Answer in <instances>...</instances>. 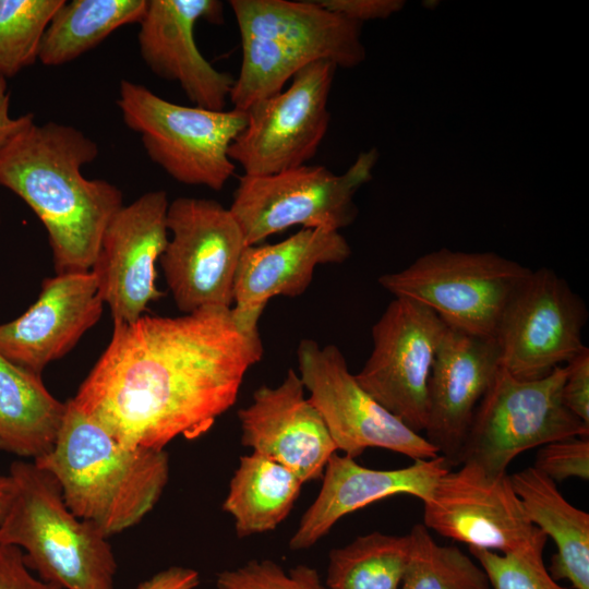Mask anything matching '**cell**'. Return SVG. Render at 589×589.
<instances>
[{"instance_id": "obj_23", "label": "cell", "mask_w": 589, "mask_h": 589, "mask_svg": "<svg viewBox=\"0 0 589 589\" xmlns=\"http://www.w3.org/2000/svg\"><path fill=\"white\" fill-rule=\"evenodd\" d=\"M509 478L529 520L556 545L551 576L589 589V514L567 502L556 483L534 467Z\"/></svg>"}, {"instance_id": "obj_34", "label": "cell", "mask_w": 589, "mask_h": 589, "mask_svg": "<svg viewBox=\"0 0 589 589\" xmlns=\"http://www.w3.org/2000/svg\"><path fill=\"white\" fill-rule=\"evenodd\" d=\"M0 589H61L28 567L21 549L0 543Z\"/></svg>"}, {"instance_id": "obj_7", "label": "cell", "mask_w": 589, "mask_h": 589, "mask_svg": "<svg viewBox=\"0 0 589 589\" xmlns=\"http://www.w3.org/2000/svg\"><path fill=\"white\" fill-rule=\"evenodd\" d=\"M530 268L494 252L432 251L380 276L395 297L422 303L447 327L494 338L502 313Z\"/></svg>"}, {"instance_id": "obj_28", "label": "cell", "mask_w": 589, "mask_h": 589, "mask_svg": "<svg viewBox=\"0 0 589 589\" xmlns=\"http://www.w3.org/2000/svg\"><path fill=\"white\" fill-rule=\"evenodd\" d=\"M410 554L400 589H482L491 587L479 564L454 545L435 542L423 524L408 533Z\"/></svg>"}, {"instance_id": "obj_41", "label": "cell", "mask_w": 589, "mask_h": 589, "mask_svg": "<svg viewBox=\"0 0 589 589\" xmlns=\"http://www.w3.org/2000/svg\"><path fill=\"white\" fill-rule=\"evenodd\" d=\"M0 221H1V217H0Z\"/></svg>"}, {"instance_id": "obj_4", "label": "cell", "mask_w": 589, "mask_h": 589, "mask_svg": "<svg viewBox=\"0 0 589 589\" xmlns=\"http://www.w3.org/2000/svg\"><path fill=\"white\" fill-rule=\"evenodd\" d=\"M242 60L230 92L235 109L247 111L285 87L318 60L353 68L365 59L361 24L314 0H231Z\"/></svg>"}, {"instance_id": "obj_37", "label": "cell", "mask_w": 589, "mask_h": 589, "mask_svg": "<svg viewBox=\"0 0 589 589\" xmlns=\"http://www.w3.org/2000/svg\"><path fill=\"white\" fill-rule=\"evenodd\" d=\"M10 94L7 79L0 76V148L19 131L34 122L33 113L16 118L10 116Z\"/></svg>"}, {"instance_id": "obj_33", "label": "cell", "mask_w": 589, "mask_h": 589, "mask_svg": "<svg viewBox=\"0 0 589 589\" xmlns=\"http://www.w3.org/2000/svg\"><path fill=\"white\" fill-rule=\"evenodd\" d=\"M562 386V402L565 408L589 425V349L570 360Z\"/></svg>"}, {"instance_id": "obj_2", "label": "cell", "mask_w": 589, "mask_h": 589, "mask_svg": "<svg viewBox=\"0 0 589 589\" xmlns=\"http://www.w3.org/2000/svg\"><path fill=\"white\" fill-rule=\"evenodd\" d=\"M98 153L81 130L35 121L0 148V185L44 225L56 274L91 271L108 224L123 206L117 185L82 175Z\"/></svg>"}, {"instance_id": "obj_39", "label": "cell", "mask_w": 589, "mask_h": 589, "mask_svg": "<svg viewBox=\"0 0 589 589\" xmlns=\"http://www.w3.org/2000/svg\"><path fill=\"white\" fill-rule=\"evenodd\" d=\"M422 4L428 9H435L438 5V1H423Z\"/></svg>"}, {"instance_id": "obj_40", "label": "cell", "mask_w": 589, "mask_h": 589, "mask_svg": "<svg viewBox=\"0 0 589 589\" xmlns=\"http://www.w3.org/2000/svg\"><path fill=\"white\" fill-rule=\"evenodd\" d=\"M482 589H491V587L482 588Z\"/></svg>"}, {"instance_id": "obj_10", "label": "cell", "mask_w": 589, "mask_h": 589, "mask_svg": "<svg viewBox=\"0 0 589 589\" xmlns=\"http://www.w3.org/2000/svg\"><path fill=\"white\" fill-rule=\"evenodd\" d=\"M171 232L159 257L167 286L184 314L231 309L244 235L229 208L208 199L180 196L168 205Z\"/></svg>"}, {"instance_id": "obj_20", "label": "cell", "mask_w": 589, "mask_h": 589, "mask_svg": "<svg viewBox=\"0 0 589 589\" xmlns=\"http://www.w3.org/2000/svg\"><path fill=\"white\" fill-rule=\"evenodd\" d=\"M494 338L447 328L428 386L424 437L456 466L476 409L500 369Z\"/></svg>"}, {"instance_id": "obj_18", "label": "cell", "mask_w": 589, "mask_h": 589, "mask_svg": "<svg viewBox=\"0 0 589 589\" xmlns=\"http://www.w3.org/2000/svg\"><path fill=\"white\" fill-rule=\"evenodd\" d=\"M202 19L223 22V2L148 0L139 23L140 53L157 76L179 83L195 106L225 110L235 77L216 70L200 52L194 26Z\"/></svg>"}, {"instance_id": "obj_24", "label": "cell", "mask_w": 589, "mask_h": 589, "mask_svg": "<svg viewBox=\"0 0 589 589\" xmlns=\"http://www.w3.org/2000/svg\"><path fill=\"white\" fill-rule=\"evenodd\" d=\"M67 401L57 399L41 375L0 357V450L36 461L59 435Z\"/></svg>"}, {"instance_id": "obj_17", "label": "cell", "mask_w": 589, "mask_h": 589, "mask_svg": "<svg viewBox=\"0 0 589 589\" xmlns=\"http://www.w3.org/2000/svg\"><path fill=\"white\" fill-rule=\"evenodd\" d=\"M103 306L92 271L47 277L23 314L0 324V357L41 375L99 321Z\"/></svg>"}, {"instance_id": "obj_19", "label": "cell", "mask_w": 589, "mask_h": 589, "mask_svg": "<svg viewBox=\"0 0 589 589\" xmlns=\"http://www.w3.org/2000/svg\"><path fill=\"white\" fill-rule=\"evenodd\" d=\"M299 374L288 370L276 387L261 386L238 411L241 444L289 469L303 483L323 477L337 447Z\"/></svg>"}, {"instance_id": "obj_27", "label": "cell", "mask_w": 589, "mask_h": 589, "mask_svg": "<svg viewBox=\"0 0 589 589\" xmlns=\"http://www.w3.org/2000/svg\"><path fill=\"white\" fill-rule=\"evenodd\" d=\"M410 538L378 531L360 536L328 554L326 589H400Z\"/></svg>"}, {"instance_id": "obj_26", "label": "cell", "mask_w": 589, "mask_h": 589, "mask_svg": "<svg viewBox=\"0 0 589 589\" xmlns=\"http://www.w3.org/2000/svg\"><path fill=\"white\" fill-rule=\"evenodd\" d=\"M148 0L63 1L41 38L38 61L48 67L71 62L117 28L143 19Z\"/></svg>"}, {"instance_id": "obj_15", "label": "cell", "mask_w": 589, "mask_h": 589, "mask_svg": "<svg viewBox=\"0 0 589 589\" xmlns=\"http://www.w3.org/2000/svg\"><path fill=\"white\" fill-rule=\"evenodd\" d=\"M443 474L423 503V525L469 548L509 553L545 544L527 517L507 473L492 476L474 464Z\"/></svg>"}, {"instance_id": "obj_31", "label": "cell", "mask_w": 589, "mask_h": 589, "mask_svg": "<svg viewBox=\"0 0 589 589\" xmlns=\"http://www.w3.org/2000/svg\"><path fill=\"white\" fill-rule=\"evenodd\" d=\"M218 589H326L317 570L301 564L287 572L272 560H251L217 574Z\"/></svg>"}, {"instance_id": "obj_8", "label": "cell", "mask_w": 589, "mask_h": 589, "mask_svg": "<svg viewBox=\"0 0 589 589\" xmlns=\"http://www.w3.org/2000/svg\"><path fill=\"white\" fill-rule=\"evenodd\" d=\"M566 365L525 381L503 366L479 402L456 466L471 462L492 476L507 473L519 454L550 442L588 436L589 425L562 402Z\"/></svg>"}, {"instance_id": "obj_5", "label": "cell", "mask_w": 589, "mask_h": 589, "mask_svg": "<svg viewBox=\"0 0 589 589\" xmlns=\"http://www.w3.org/2000/svg\"><path fill=\"white\" fill-rule=\"evenodd\" d=\"M8 474L13 496L0 543L21 549L28 567L61 589H116L118 565L108 537L69 509L57 480L25 460L13 461Z\"/></svg>"}, {"instance_id": "obj_30", "label": "cell", "mask_w": 589, "mask_h": 589, "mask_svg": "<svg viewBox=\"0 0 589 589\" xmlns=\"http://www.w3.org/2000/svg\"><path fill=\"white\" fill-rule=\"evenodd\" d=\"M545 544L509 553L469 548L483 569L491 589H566L551 576L543 561Z\"/></svg>"}, {"instance_id": "obj_11", "label": "cell", "mask_w": 589, "mask_h": 589, "mask_svg": "<svg viewBox=\"0 0 589 589\" xmlns=\"http://www.w3.org/2000/svg\"><path fill=\"white\" fill-rule=\"evenodd\" d=\"M582 299L554 271H532L509 298L494 339L500 364L514 377L538 380L568 363L587 347Z\"/></svg>"}, {"instance_id": "obj_25", "label": "cell", "mask_w": 589, "mask_h": 589, "mask_svg": "<svg viewBox=\"0 0 589 589\" xmlns=\"http://www.w3.org/2000/svg\"><path fill=\"white\" fill-rule=\"evenodd\" d=\"M302 484L283 465L252 452L240 457L223 509L239 538L272 531L291 512Z\"/></svg>"}, {"instance_id": "obj_3", "label": "cell", "mask_w": 589, "mask_h": 589, "mask_svg": "<svg viewBox=\"0 0 589 589\" xmlns=\"http://www.w3.org/2000/svg\"><path fill=\"white\" fill-rule=\"evenodd\" d=\"M34 462L57 480L69 509L108 538L139 524L169 479L164 449L121 444L71 399L52 450Z\"/></svg>"}, {"instance_id": "obj_35", "label": "cell", "mask_w": 589, "mask_h": 589, "mask_svg": "<svg viewBox=\"0 0 589 589\" xmlns=\"http://www.w3.org/2000/svg\"><path fill=\"white\" fill-rule=\"evenodd\" d=\"M322 8L362 24L365 21L386 19L400 11L401 0H314Z\"/></svg>"}, {"instance_id": "obj_29", "label": "cell", "mask_w": 589, "mask_h": 589, "mask_svg": "<svg viewBox=\"0 0 589 589\" xmlns=\"http://www.w3.org/2000/svg\"><path fill=\"white\" fill-rule=\"evenodd\" d=\"M64 0H0V76L16 75L38 60L48 23Z\"/></svg>"}, {"instance_id": "obj_22", "label": "cell", "mask_w": 589, "mask_h": 589, "mask_svg": "<svg viewBox=\"0 0 589 589\" xmlns=\"http://www.w3.org/2000/svg\"><path fill=\"white\" fill-rule=\"evenodd\" d=\"M452 468L445 457L437 455L413 460L404 468L378 470L335 453L325 467L321 490L302 515L289 548L293 551L311 548L340 518L383 498L407 494L424 503L432 496L438 479Z\"/></svg>"}, {"instance_id": "obj_1", "label": "cell", "mask_w": 589, "mask_h": 589, "mask_svg": "<svg viewBox=\"0 0 589 589\" xmlns=\"http://www.w3.org/2000/svg\"><path fill=\"white\" fill-rule=\"evenodd\" d=\"M262 356L260 333L240 327L231 309L144 314L113 322L108 346L71 401L121 444L164 449L179 436L207 433Z\"/></svg>"}, {"instance_id": "obj_36", "label": "cell", "mask_w": 589, "mask_h": 589, "mask_svg": "<svg viewBox=\"0 0 589 589\" xmlns=\"http://www.w3.org/2000/svg\"><path fill=\"white\" fill-rule=\"evenodd\" d=\"M200 581L197 570L183 566H170L140 582L135 589H196Z\"/></svg>"}, {"instance_id": "obj_38", "label": "cell", "mask_w": 589, "mask_h": 589, "mask_svg": "<svg viewBox=\"0 0 589 589\" xmlns=\"http://www.w3.org/2000/svg\"><path fill=\"white\" fill-rule=\"evenodd\" d=\"M13 496V482L9 474H0V526L11 504Z\"/></svg>"}, {"instance_id": "obj_16", "label": "cell", "mask_w": 589, "mask_h": 589, "mask_svg": "<svg viewBox=\"0 0 589 589\" xmlns=\"http://www.w3.org/2000/svg\"><path fill=\"white\" fill-rule=\"evenodd\" d=\"M168 205L165 191L144 193L123 205L103 235L91 271L113 322L136 321L163 297L156 286V262L169 240Z\"/></svg>"}, {"instance_id": "obj_12", "label": "cell", "mask_w": 589, "mask_h": 589, "mask_svg": "<svg viewBox=\"0 0 589 589\" xmlns=\"http://www.w3.org/2000/svg\"><path fill=\"white\" fill-rule=\"evenodd\" d=\"M336 65L318 60L300 70L290 85L245 112L247 124L229 157L247 176H266L305 165L328 130V97Z\"/></svg>"}, {"instance_id": "obj_32", "label": "cell", "mask_w": 589, "mask_h": 589, "mask_svg": "<svg viewBox=\"0 0 589 589\" xmlns=\"http://www.w3.org/2000/svg\"><path fill=\"white\" fill-rule=\"evenodd\" d=\"M533 467L555 483L569 478L588 480V436L567 437L540 446Z\"/></svg>"}, {"instance_id": "obj_6", "label": "cell", "mask_w": 589, "mask_h": 589, "mask_svg": "<svg viewBox=\"0 0 589 589\" xmlns=\"http://www.w3.org/2000/svg\"><path fill=\"white\" fill-rule=\"evenodd\" d=\"M117 104L151 160L176 181L219 191L235 173L228 152L247 124L245 111L178 105L129 80L120 82Z\"/></svg>"}, {"instance_id": "obj_14", "label": "cell", "mask_w": 589, "mask_h": 589, "mask_svg": "<svg viewBox=\"0 0 589 589\" xmlns=\"http://www.w3.org/2000/svg\"><path fill=\"white\" fill-rule=\"evenodd\" d=\"M447 325L431 309L395 297L372 327V352L360 386L412 431H424L428 386Z\"/></svg>"}, {"instance_id": "obj_21", "label": "cell", "mask_w": 589, "mask_h": 589, "mask_svg": "<svg viewBox=\"0 0 589 589\" xmlns=\"http://www.w3.org/2000/svg\"><path fill=\"white\" fill-rule=\"evenodd\" d=\"M350 254L339 231L322 228H303L274 244L248 245L235 280V321L245 330L259 332L260 316L271 298L302 294L316 266L342 263Z\"/></svg>"}, {"instance_id": "obj_9", "label": "cell", "mask_w": 589, "mask_h": 589, "mask_svg": "<svg viewBox=\"0 0 589 589\" xmlns=\"http://www.w3.org/2000/svg\"><path fill=\"white\" fill-rule=\"evenodd\" d=\"M376 148L359 154L342 175L323 166H300L266 176L239 179L229 207L248 245L293 226L333 231L358 215L356 192L372 179Z\"/></svg>"}, {"instance_id": "obj_13", "label": "cell", "mask_w": 589, "mask_h": 589, "mask_svg": "<svg viewBox=\"0 0 589 589\" xmlns=\"http://www.w3.org/2000/svg\"><path fill=\"white\" fill-rule=\"evenodd\" d=\"M299 376L337 447L357 458L366 448H385L412 460L438 455L426 438L388 412L357 382L340 349L302 339Z\"/></svg>"}]
</instances>
